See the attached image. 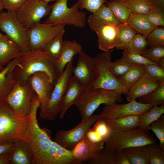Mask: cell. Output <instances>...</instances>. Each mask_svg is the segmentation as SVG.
<instances>
[{
  "mask_svg": "<svg viewBox=\"0 0 164 164\" xmlns=\"http://www.w3.org/2000/svg\"><path fill=\"white\" fill-rule=\"evenodd\" d=\"M55 61L44 48L22 52L13 71L14 78L17 82L24 83L35 73L43 72L49 76L54 86L59 77L56 70Z\"/></svg>",
  "mask_w": 164,
  "mask_h": 164,
  "instance_id": "6da1fadb",
  "label": "cell"
},
{
  "mask_svg": "<svg viewBox=\"0 0 164 164\" xmlns=\"http://www.w3.org/2000/svg\"><path fill=\"white\" fill-rule=\"evenodd\" d=\"M40 106L39 98L35 94L29 115V132L26 140L31 147L34 159L33 164H43L53 141L47 130L41 128L38 123L37 113Z\"/></svg>",
  "mask_w": 164,
  "mask_h": 164,
  "instance_id": "7a4b0ae2",
  "label": "cell"
},
{
  "mask_svg": "<svg viewBox=\"0 0 164 164\" xmlns=\"http://www.w3.org/2000/svg\"><path fill=\"white\" fill-rule=\"evenodd\" d=\"M122 94L120 92L101 88L87 89L74 104L80 112L82 120L90 118L101 104L111 105L120 103Z\"/></svg>",
  "mask_w": 164,
  "mask_h": 164,
  "instance_id": "3957f363",
  "label": "cell"
},
{
  "mask_svg": "<svg viewBox=\"0 0 164 164\" xmlns=\"http://www.w3.org/2000/svg\"><path fill=\"white\" fill-rule=\"evenodd\" d=\"M29 132V116L18 117L5 100H0V142L17 138L26 141Z\"/></svg>",
  "mask_w": 164,
  "mask_h": 164,
  "instance_id": "277c9868",
  "label": "cell"
},
{
  "mask_svg": "<svg viewBox=\"0 0 164 164\" xmlns=\"http://www.w3.org/2000/svg\"><path fill=\"white\" fill-rule=\"evenodd\" d=\"M110 128L109 134L104 142L105 147L115 152L130 147L156 143V140L146 130L138 128L122 131Z\"/></svg>",
  "mask_w": 164,
  "mask_h": 164,
  "instance_id": "5b68a950",
  "label": "cell"
},
{
  "mask_svg": "<svg viewBox=\"0 0 164 164\" xmlns=\"http://www.w3.org/2000/svg\"><path fill=\"white\" fill-rule=\"evenodd\" d=\"M68 0H56L52 5L49 15L44 23L53 26H73L83 28L86 21V13L80 11L77 2L68 7Z\"/></svg>",
  "mask_w": 164,
  "mask_h": 164,
  "instance_id": "8992f818",
  "label": "cell"
},
{
  "mask_svg": "<svg viewBox=\"0 0 164 164\" xmlns=\"http://www.w3.org/2000/svg\"><path fill=\"white\" fill-rule=\"evenodd\" d=\"M114 51V50L112 49L97 54L96 57L97 77L94 82L87 89L101 88L117 91L125 95L127 94L128 89L113 75L109 69Z\"/></svg>",
  "mask_w": 164,
  "mask_h": 164,
  "instance_id": "52a82bcc",
  "label": "cell"
},
{
  "mask_svg": "<svg viewBox=\"0 0 164 164\" xmlns=\"http://www.w3.org/2000/svg\"><path fill=\"white\" fill-rule=\"evenodd\" d=\"M73 59L67 65L63 73L55 84L49 100L43 110L40 111V118L53 121L59 114L60 105L66 93L68 84L72 76Z\"/></svg>",
  "mask_w": 164,
  "mask_h": 164,
  "instance_id": "ba28073f",
  "label": "cell"
},
{
  "mask_svg": "<svg viewBox=\"0 0 164 164\" xmlns=\"http://www.w3.org/2000/svg\"><path fill=\"white\" fill-rule=\"evenodd\" d=\"M35 93L28 80L24 83L17 82L5 101L17 116L26 118L30 112Z\"/></svg>",
  "mask_w": 164,
  "mask_h": 164,
  "instance_id": "9c48e42d",
  "label": "cell"
},
{
  "mask_svg": "<svg viewBox=\"0 0 164 164\" xmlns=\"http://www.w3.org/2000/svg\"><path fill=\"white\" fill-rule=\"evenodd\" d=\"M0 30L16 43L22 52L30 50L26 29L19 21L15 12H0Z\"/></svg>",
  "mask_w": 164,
  "mask_h": 164,
  "instance_id": "30bf717a",
  "label": "cell"
},
{
  "mask_svg": "<svg viewBox=\"0 0 164 164\" xmlns=\"http://www.w3.org/2000/svg\"><path fill=\"white\" fill-rule=\"evenodd\" d=\"M103 118L101 114H92L90 118L81 121L69 130H59L56 132L54 142L64 148L72 150L75 145L82 139L87 130L98 119Z\"/></svg>",
  "mask_w": 164,
  "mask_h": 164,
  "instance_id": "8fae6325",
  "label": "cell"
},
{
  "mask_svg": "<svg viewBox=\"0 0 164 164\" xmlns=\"http://www.w3.org/2000/svg\"><path fill=\"white\" fill-rule=\"evenodd\" d=\"M51 5L41 0H27L24 5L15 12L26 29L40 23L41 19L50 14Z\"/></svg>",
  "mask_w": 164,
  "mask_h": 164,
  "instance_id": "7c38bea8",
  "label": "cell"
},
{
  "mask_svg": "<svg viewBox=\"0 0 164 164\" xmlns=\"http://www.w3.org/2000/svg\"><path fill=\"white\" fill-rule=\"evenodd\" d=\"M65 26L39 23L26 29L30 50L44 48L50 40L65 29Z\"/></svg>",
  "mask_w": 164,
  "mask_h": 164,
  "instance_id": "4fadbf2b",
  "label": "cell"
},
{
  "mask_svg": "<svg viewBox=\"0 0 164 164\" xmlns=\"http://www.w3.org/2000/svg\"><path fill=\"white\" fill-rule=\"evenodd\" d=\"M78 54L77 63L73 68V76L81 84L88 88L97 77L96 58L90 56L83 51Z\"/></svg>",
  "mask_w": 164,
  "mask_h": 164,
  "instance_id": "5bb4252c",
  "label": "cell"
},
{
  "mask_svg": "<svg viewBox=\"0 0 164 164\" xmlns=\"http://www.w3.org/2000/svg\"><path fill=\"white\" fill-rule=\"evenodd\" d=\"M101 114L105 119L117 118L132 115H139L154 105L137 102L134 100L128 103L112 105H104Z\"/></svg>",
  "mask_w": 164,
  "mask_h": 164,
  "instance_id": "9a60e30c",
  "label": "cell"
},
{
  "mask_svg": "<svg viewBox=\"0 0 164 164\" xmlns=\"http://www.w3.org/2000/svg\"><path fill=\"white\" fill-rule=\"evenodd\" d=\"M37 96L40 103V111L43 110L49 100L54 87L49 76L45 72H38L28 80Z\"/></svg>",
  "mask_w": 164,
  "mask_h": 164,
  "instance_id": "2e32d148",
  "label": "cell"
},
{
  "mask_svg": "<svg viewBox=\"0 0 164 164\" xmlns=\"http://www.w3.org/2000/svg\"><path fill=\"white\" fill-rule=\"evenodd\" d=\"M104 142H92L85 135L72 150L76 164L96 158L99 151L104 147Z\"/></svg>",
  "mask_w": 164,
  "mask_h": 164,
  "instance_id": "e0dca14e",
  "label": "cell"
},
{
  "mask_svg": "<svg viewBox=\"0 0 164 164\" xmlns=\"http://www.w3.org/2000/svg\"><path fill=\"white\" fill-rule=\"evenodd\" d=\"M117 26L109 23H101L90 27L98 36L99 49L104 52L115 48L117 33Z\"/></svg>",
  "mask_w": 164,
  "mask_h": 164,
  "instance_id": "ac0fdd59",
  "label": "cell"
},
{
  "mask_svg": "<svg viewBox=\"0 0 164 164\" xmlns=\"http://www.w3.org/2000/svg\"><path fill=\"white\" fill-rule=\"evenodd\" d=\"M87 88V86L81 84L73 76L71 77L60 105L59 114L60 119L63 118L69 108L75 104Z\"/></svg>",
  "mask_w": 164,
  "mask_h": 164,
  "instance_id": "d6986e66",
  "label": "cell"
},
{
  "mask_svg": "<svg viewBox=\"0 0 164 164\" xmlns=\"http://www.w3.org/2000/svg\"><path fill=\"white\" fill-rule=\"evenodd\" d=\"M34 155L31 147L22 138L15 139L10 164H33Z\"/></svg>",
  "mask_w": 164,
  "mask_h": 164,
  "instance_id": "ffe728a7",
  "label": "cell"
},
{
  "mask_svg": "<svg viewBox=\"0 0 164 164\" xmlns=\"http://www.w3.org/2000/svg\"><path fill=\"white\" fill-rule=\"evenodd\" d=\"M82 51V46L76 40H64L60 56L55 61L56 70L59 76L64 71L67 65L73 59L74 56Z\"/></svg>",
  "mask_w": 164,
  "mask_h": 164,
  "instance_id": "44dd1931",
  "label": "cell"
},
{
  "mask_svg": "<svg viewBox=\"0 0 164 164\" xmlns=\"http://www.w3.org/2000/svg\"><path fill=\"white\" fill-rule=\"evenodd\" d=\"M161 82L146 74L128 91L126 95L127 101L130 102L154 91L160 86Z\"/></svg>",
  "mask_w": 164,
  "mask_h": 164,
  "instance_id": "7402d4cb",
  "label": "cell"
},
{
  "mask_svg": "<svg viewBox=\"0 0 164 164\" xmlns=\"http://www.w3.org/2000/svg\"><path fill=\"white\" fill-rule=\"evenodd\" d=\"M43 164H76L71 150L53 141Z\"/></svg>",
  "mask_w": 164,
  "mask_h": 164,
  "instance_id": "603a6c76",
  "label": "cell"
},
{
  "mask_svg": "<svg viewBox=\"0 0 164 164\" xmlns=\"http://www.w3.org/2000/svg\"><path fill=\"white\" fill-rule=\"evenodd\" d=\"M19 59L18 57L11 60L0 72V100H5L17 83L13 76V71Z\"/></svg>",
  "mask_w": 164,
  "mask_h": 164,
  "instance_id": "cb8c5ba5",
  "label": "cell"
},
{
  "mask_svg": "<svg viewBox=\"0 0 164 164\" xmlns=\"http://www.w3.org/2000/svg\"><path fill=\"white\" fill-rule=\"evenodd\" d=\"M22 53L18 45L6 34L0 38V65L3 66L19 57Z\"/></svg>",
  "mask_w": 164,
  "mask_h": 164,
  "instance_id": "d4e9b609",
  "label": "cell"
},
{
  "mask_svg": "<svg viewBox=\"0 0 164 164\" xmlns=\"http://www.w3.org/2000/svg\"><path fill=\"white\" fill-rule=\"evenodd\" d=\"M125 23L137 33L146 38L149 34L157 27L151 22L146 15L132 13Z\"/></svg>",
  "mask_w": 164,
  "mask_h": 164,
  "instance_id": "484cf974",
  "label": "cell"
},
{
  "mask_svg": "<svg viewBox=\"0 0 164 164\" xmlns=\"http://www.w3.org/2000/svg\"><path fill=\"white\" fill-rule=\"evenodd\" d=\"M87 22L90 27L101 23H109L118 25L120 23L111 9L104 4L95 12L89 15Z\"/></svg>",
  "mask_w": 164,
  "mask_h": 164,
  "instance_id": "4316f807",
  "label": "cell"
},
{
  "mask_svg": "<svg viewBox=\"0 0 164 164\" xmlns=\"http://www.w3.org/2000/svg\"><path fill=\"white\" fill-rule=\"evenodd\" d=\"M146 74L145 65L132 63L127 72L118 80L129 90Z\"/></svg>",
  "mask_w": 164,
  "mask_h": 164,
  "instance_id": "83f0119b",
  "label": "cell"
},
{
  "mask_svg": "<svg viewBox=\"0 0 164 164\" xmlns=\"http://www.w3.org/2000/svg\"><path fill=\"white\" fill-rule=\"evenodd\" d=\"M139 115H132L117 118L104 119L110 128L128 131L138 128Z\"/></svg>",
  "mask_w": 164,
  "mask_h": 164,
  "instance_id": "f1b7e54d",
  "label": "cell"
},
{
  "mask_svg": "<svg viewBox=\"0 0 164 164\" xmlns=\"http://www.w3.org/2000/svg\"><path fill=\"white\" fill-rule=\"evenodd\" d=\"M130 164H149L148 145L123 149Z\"/></svg>",
  "mask_w": 164,
  "mask_h": 164,
  "instance_id": "f546056e",
  "label": "cell"
},
{
  "mask_svg": "<svg viewBox=\"0 0 164 164\" xmlns=\"http://www.w3.org/2000/svg\"><path fill=\"white\" fill-rule=\"evenodd\" d=\"M117 28L115 48L124 50L137 33L125 23H120Z\"/></svg>",
  "mask_w": 164,
  "mask_h": 164,
  "instance_id": "4dcf8cb0",
  "label": "cell"
},
{
  "mask_svg": "<svg viewBox=\"0 0 164 164\" xmlns=\"http://www.w3.org/2000/svg\"><path fill=\"white\" fill-rule=\"evenodd\" d=\"M164 114V104L153 106L139 115L138 128L147 130L151 124Z\"/></svg>",
  "mask_w": 164,
  "mask_h": 164,
  "instance_id": "1f68e13d",
  "label": "cell"
},
{
  "mask_svg": "<svg viewBox=\"0 0 164 164\" xmlns=\"http://www.w3.org/2000/svg\"><path fill=\"white\" fill-rule=\"evenodd\" d=\"M106 5L120 23H125L131 13L124 0H111Z\"/></svg>",
  "mask_w": 164,
  "mask_h": 164,
  "instance_id": "d6a6232c",
  "label": "cell"
},
{
  "mask_svg": "<svg viewBox=\"0 0 164 164\" xmlns=\"http://www.w3.org/2000/svg\"><path fill=\"white\" fill-rule=\"evenodd\" d=\"M65 29L50 40L45 46L44 49L51 57L56 60L59 57L63 48V37Z\"/></svg>",
  "mask_w": 164,
  "mask_h": 164,
  "instance_id": "836d02e7",
  "label": "cell"
},
{
  "mask_svg": "<svg viewBox=\"0 0 164 164\" xmlns=\"http://www.w3.org/2000/svg\"><path fill=\"white\" fill-rule=\"evenodd\" d=\"M138 102L155 105L164 104V82L161 83L159 87L153 91L138 98Z\"/></svg>",
  "mask_w": 164,
  "mask_h": 164,
  "instance_id": "e575fe53",
  "label": "cell"
},
{
  "mask_svg": "<svg viewBox=\"0 0 164 164\" xmlns=\"http://www.w3.org/2000/svg\"><path fill=\"white\" fill-rule=\"evenodd\" d=\"M131 12L146 15L155 5L150 0H124Z\"/></svg>",
  "mask_w": 164,
  "mask_h": 164,
  "instance_id": "d590c367",
  "label": "cell"
},
{
  "mask_svg": "<svg viewBox=\"0 0 164 164\" xmlns=\"http://www.w3.org/2000/svg\"><path fill=\"white\" fill-rule=\"evenodd\" d=\"M115 151L105 146L99 152L97 157L89 160L90 164H115Z\"/></svg>",
  "mask_w": 164,
  "mask_h": 164,
  "instance_id": "8d00e7d4",
  "label": "cell"
},
{
  "mask_svg": "<svg viewBox=\"0 0 164 164\" xmlns=\"http://www.w3.org/2000/svg\"><path fill=\"white\" fill-rule=\"evenodd\" d=\"M132 64L121 57L114 62H111L109 65V69L113 75L118 79L127 72Z\"/></svg>",
  "mask_w": 164,
  "mask_h": 164,
  "instance_id": "74e56055",
  "label": "cell"
},
{
  "mask_svg": "<svg viewBox=\"0 0 164 164\" xmlns=\"http://www.w3.org/2000/svg\"><path fill=\"white\" fill-rule=\"evenodd\" d=\"M149 164H164V149L156 143L148 145Z\"/></svg>",
  "mask_w": 164,
  "mask_h": 164,
  "instance_id": "f35d334b",
  "label": "cell"
},
{
  "mask_svg": "<svg viewBox=\"0 0 164 164\" xmlns=\"http://www.w3.org/2000/svg\"><path fill=\"white\" fill-rule=\"evenodd\" d=\"M140 54L151 62L158 64L160 59L164 57V46H152L146 49Z\"/></svg>",
  "mask_w": 164,
  "mask_h": 164,
  "instance_id": "ab89813d",
  "label": "cell"
},
{
  "mask_svg": "<svg viewBox=\"0 0 164 164\" xmlns=\"http://www.w3.org/2000/svg\"><path fill=\"white\" fill-rule=\"evenodd\" d=\"M147 46L146 38L137 33L125 50L141 54L146 49Z\"/></svg>",
  "mask_w": 164,
  "mask_h": 164,
  "instance_id": "60d3db41",
  "label": "cell"
},
{
  "mask_svg": "<svg viewBox=\"0 0 164 164\" xmlns=\"http://www.w3.org/2000/svg\"><path fill=\"white\" fill-rule=\"evenodd\" d=\"M163 7L155 5L146 15L151 22L156 26H164V11Z\"/></svg>",
  "mask_w": 164,
  "mask_h": 164,
  "instance_id": "b9f144b4",
  "label": "cell"
},
{
  "mask_svg": "<svg viewBox=\"0 0 164 164\" xmlns=\"http://www.w3.org/2000/svg\"><path fill=\"white\" fill-rule=\"evenodd\" d=\"M146 39L148 45L152 46H164V28L157 26L148 36Z\"/></svg>",
  "mask_w": 164,
  "mask_h": 164,
  "instance_id": "7bdbcfd3",
  "label": "cell"
},
{
  "mask_svg": "<svg viewBox=\"0 0 164 164\" xmlns=\"http://www.w3.org/2000/svg\"><path fill=\"white\" fill-rule=\"evenodd\" d=\"M149 130L154 133L159 140V145L164 149V116L162 115L152 123L147 129Z\"/></svg>",
  "mask_w": 164,
  "mask_h": 164,
  "instance_id": "ee69618b",
  "label": "cell"
},
{
  "mask_svg": "<svg viewBox=\"0 0 164 164\" xmlns=\"http://www.w3.org/2000/svg\"><path fill=\"white\" fill-rule=\"evenodd\" d=\"M122 57L132 64L143 65L155 64L149 61L140 54L129 51L125 50H124Z\"/></svg>",
  "mask_w": 164,
  "mask_h": 164,
  "instance_id": "f6af8a7d",
  "label": "cell"
},
{
  "mask_svg": "<svg viewBox=\"0 0 164 164\" xmlns=\"http://www.w3.org/2000/svg\"><path fill=\"white\" fill-rule=\"evenodd\" d=\"M106 0H78L80 9H86L94 13L106 1Z\"/></svg>",
  "mask_w": 164,
  "mask_h": 164,
  "instance_id": "bcb514c9",
  "label": "cell"
},
{
  "mask_svg": "<svg viewBox=\"0 0 164 164\" xmlns=\"http://www.w3.org/2000/svg\"><path fill=\"white\" fill-rule=\"evenodd\" d=\"M145 67L147 74L161 83L164 82V69L155 64L145 65Z\"/></svg>",
  "mask_w": 164,
  "mask_h": 164,
  "instance_id": "7dc6e473",
  "label": "cell"
},
{
  "mask_svg": "<svg viewBox=\"0 0 164 164\" xmlns=\"http://www.w3.org/2000/svg\"><path fill=\"white\" fill-rule=\"evenodd\" d=\"M92 128L101 136L104 140L108 136L110 128L108 125L105 119L103 118L97 120L93 125Z\"/></svg>",
  "mask_w": 164,
  "mask_h": 164,
  "instance_id": "c3c4849f",
  "label": "cell"
},
{
  "mask_svg": "<svg viewBox=\"0 0 164 164\" xmlns=\"http://www.w3.org/2000/svg\"><path fill=\"white\" fill-rule=\"evenodd\" d=\"M27 0H2L3 9L15 12L20 8Z\"/></svg>",
  "mask_w": 164,
  "mask_h": 164,
  "instance_id": "681fc988",
  "label": "cell"
},
{
  "mask_svg": "<svg viewBox=\"0 0 164 164\" xmlns=\"http://www.w3.org/2000/svg\"><path fill=\"white\" fill-rule=\"evenodd\" d=\"M115 164H130L128 157L123 149L115 152Z\"/></svg>",
  "mask_w": 164,
  "mask_h": 164,
  "instance_id": "f907efd6",
  "label": "cell"
},
{
  "mask_svg": "<svg viewBox=\"0 0 164 164\" xmlns=\"http://www.w3.org/2000/svg\"><path fill=\"white\" fill-rule=\"evenodd\" d=\"M15 139L0 142V155L12 150L14 145Z\"/></svg>",
  "mask_w": 164,
  "mask_h": 164,
  "instance_id": "816d5d0a",
  "label": "cell"
},
{
  "mask_svg": "<svg viewBox=\"0 0 164 164\" xmlns=\"http://www.w3.org/2000/svg\"><path fill=\"white\" fill-rule=\"evenodd\" d=\"M86 136L90 141L93 142H103L102 137L91 128L87 131Z\"/></svg>",
  "mask_w": 164,
  "mask_h": 164,
  "instance_id": "f5cc1de1",
  "label": "cell"
},
{
  "mask_svg": "<svg viewBox=\"0 0 164 164\" xmlns=\"http://www.w3.org/2000/svg\"><path fill=\"white\" fill-rule=\"evenodd\" d=\"M11 151L0 155V164H10Z\"/></svg>",
  "mask_w": 164,
  "mask_h": 164,
  "instance_id": "db71d44e",
  "label": "cell"
},
{
  "mask_svg": "<svg viewBox=\"0 0 164 164\" xmlns=\"http://www.w3.org/2000/svg\"><path fill=\"white\" fill-rule=\"evenodd\" d=\"M155 5L164 7V0H150Z\"/></svg>",
  "mask_w": 164,
  "mask_h": 164,
  "instance_id": "11a10c76",
  "label": "cell"
},
{
  "mask_svg": "<svg viewBox=\"0 0 164 164\" xmlns=\"http://www.w3.org/2000/svg\"><path fill=\"white\" fill-rule=\"evenodd\" d=\"M158 65L164 69V57L160 59Z\"/></svg>",
  "mask_w": 164,
  "mask_h": 164,
  "instance_id": "9f6ffc18",
  "label": "cell"
},
{
  "mask_svg": "<svg viewBox=\"0 0 164 164\" xmlns=\"http://www.w3.org/2000/svg\"><path fill=\"white\" fill-rule=\"evenodd\" d=\"M4 9L2 0H0V12L2 11V10Z\"/></svg>",
  "mask_w": 164,
  "mask_h": 164,
  "instance_id": "6f0895ef",
  "label": "cell"
},
{
  "mask_svg": "<svg viewBox=\"0 0 164 164\" xmlns=\"http://www.w3.org/2000/svg\"><path fill=\"white\" fill-rule=\"evenodd\" d=\"M42 0V1H43V2H45L48 3V2H50V1H54V0Z\"/></svg>",
  "mask_w": 164,
  "mask_h": 164,
  "instance_id": "680465c9",
  "label": "cell"
},
{
  "mask_svg": "<svg viewBox=\"0 0 164 164\" xmlns=\"http://www.w3.org/2000/svg\"><path fill=\"white\" fill-rule=\"evenodd\" d=\"M3 66L0 65V72L4 68Z\"/></svg>",
  "mask_w": 164,
  "mask_h": 164,
  "instance_id": "91938a15",
  "label": "cell"
},
{
  "mask_svg": "<svg viewBox=\"0 0 164 164\" xmlns=\"http://www.w3.org/2000/svg\"><path fill=\"white\" fill-rule=\"evenodd\" d=\"M3 34H2L0 32V38L2 37L3 36Z\"/></svg>",
  "mask_w": 164,
  "mask_h": 164,
  "instance_id": "94428289",
  "label": "cell"
}]
</instances>
